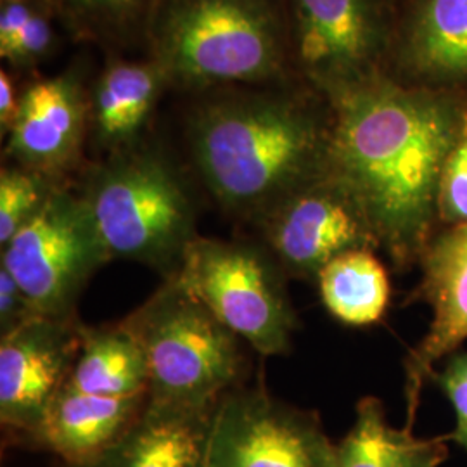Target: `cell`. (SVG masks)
<instances>
[{"label":"cell","instance_id":"obj_9","mask_svg":"<svg viewBox=\"0 0 467 467\" xmlns=\"http://www.w3.org/2000/svg\"><path fill=\"white\" fill-rule=\"evenodd\" d=\"M251 227L289 279L317 281L334 258L381 251L364 204L331 167L275 202Z\"/></svg>","mask_w":467,"mask_h":467},{"label":"cell","instance_id":"obj_27","mask_svg":"<svg viewBox=\"0 0 467 467\" xmlns=\"http://www.w3.org/2000/svg\"><path fill=\"white\" fill-rule=\"evenodd\" d=\"M23 94V78L4 67L0 69V135L5 139L16 123Z\"/></svg>","mask_w":467,"mask_h":467},{"label":"cell","instance_id":"obj_15","mask_svg":"<svg viewBox=\"0 0 467 467\" xmlns=\"http://www.w3.org/2000/svg\"><path fill=\"white\" fill-rule=\"evenodd\" d=\"M170 90L167 75L148 56L130 59L106 54L90 84L88 144L99 158L134 148L150 137L160 100Z\"/></svg>","mask_w":467,"mask_h":467},{"label":"cell","instance_id":"obj_10","mask_svg":"<svg viewBox=\"0 0 467 467\" xmlns=\"http://www.w3.org/2000/svg\"><path fill=\"white\" fill-rule=\"evenodd\" d=\"M206 467H337V453L317 412L239 384L215 407Z\"/></svg>","mask_w":467,"mask_h":467},{"label":"cell","instance_id":"obj_23","mask_svg":"<svg viewBox=\"0 0 467 467\" xmlns=\"http://www.w3.org/2000/svg\"><path fill=\"white\" fill-rule=\"evenodd\" d=\"M56 25L59 23L49 0H38L32 16L19 30L13 44L0 52V57L19 78L25 80L36 75L38 67L57 52L61 38Z\"/></svg>","mask_w":467,"mask_h":467},{"label":"cell","instance_id":"obj_5","mask_svg":"<svg viewBox=\"0 0 467 467\" xmlns=\"http://www.w3.org/2000/svg\"><path fill=\"white\" fill-rule=\"evenodd\" d=\"M144 351L152 405L212 410L241 384L243 339L177 277L121 320Z\"/></svg>","mask_w":467,"mask_h":467},{"label":"cell","instance_id":"obj_20","mask_svg":"<svg viewBox=\"0 0 467 467\" xmlns=\"http://www.w3.org/2000/svg\"><path fill=\"white\" fill-rule=\"evenodd\" d=\"M65 34L104 54L146 49L150 19L160 0H49Z\"/></svg>","mask_w":467,"mask_h":467},{"label":"cell","instance_id":"obj_6","mask_svg":"<svg viewBox=\"0 0 467 467\" xmlns=\"http://www.w3.org/2000/svg\"><path fill=\"white\" fill-rule=\"evenodd\" d=\"M173 277L256 353L291 350L298 316L285 285L289 277L258 239L198 235Z\"/></svg>","mask_w":467,"mask_h":467},{"label":"cell","instance_id":"obj_14","mask_svg":"<svg viewBox=\"0 0 467 467\" xmlns=\"http://www.w3.org/2000/svg\"><path fill=\"white\" fill-rule=\"evenodd\" d=\"M386 77L467 92V0H401Z\"/></svg>","mask_w":467,"mask_h":467},{"label":"cell","instance_id":"obj_19","mask_svg":"<svg viewBox=\"0 0 467 467\" xmlns=\"http://www.w3.org/2000/svg\"><path fill=\"white\" fill-rule=\"evenodd\" d=\"M67 384L109 399L148 395L150 372L144 351L121 320L98 327L84 324L78 357Z\"/></svg>","mask_w":467,"mask_h":467},{"label":"cell","instance_id":"obj_18","mask_svg":"<svg viewBox=\"0 0 467 467\" xmlns=\"http://www.w3.org/2000/svg\"><path fill=\"white\" fill-rule=\"evenodd\" d=\"M337 467H440L449 457V436L418 438L388 424L383 401L364 397L355 422L336 445Z\"/></svg>","mask_w":467,"mask_h":467},{"label":"cell","instance_id":"obj_28","mask_svg":"<svg viewBox=\"0 0 467 467\" xmlns=\"http://www.w3.org/2000/svg\"><path fill=\"white\" fill-rule=\"evenodd\" d=\"M0 2H9V0H0Z\"/></svg>","mask_w":467,"mask_h":467},{"label":"cell","instance_id":"obj_16","mask_svg":"<svg viewBox=\"0 0 467 467\" xmlns=\"http://www.w3.org/2000/svg\"><path fill=\"white\" fill-rule=\"evenodd\" d=\"M148 400V395L98 397L65 384L46 412L34 447L56 453L65 466L84 464L127 433Z\"/></svg>","mask_w":467,"mask_h":467},{"label":"cell","instance_id":"obj_26","mask_svg":"<svg viewBox=\"0 0 467 467\" xmlns=\"http://www.w3.org/2000/svg\"><path fill=\"white\" fill-rule=\"evenodd\" d=\"M36 317H40V314L32 300L13 274L0 265V336L16 331Z\"/></svg>","mask_w":467,"mask_h":467},{"label":"cell","instance_id":"obj_17","mask_svg":"<svg viewBox=\"0 0 467 467\" xmlns=\"http://www.w3.org/2000/svg\"><path fill=\"white\" fill-rule=\"evenodd\" d=\"M212 410L148 407L109 449L84 464L65 467H206Z\"/></svg>","mask_w":467,"mask_h":467},{"label":"cell","instance_id":"obj_21","mask_svg":"<svg viewBox=\"0 0 467 467\" xmlns=\"http://www.w3.org/2000/svg\"><path fill=\"white\" fill-rule=\"evenodd\" d=\"M316 284L326 310L351 327L378 324L389 305L388 272L374 251H350L334 258L320 270Z\"/></svg>","mask_w":467,"mask_h":467},{"label":"cell","instance_id":"obj_3","mask_svg":"<svg viewBox=\"0 0 467 467\" xmlns=\"http://www.w3.org/2000/svg\"><path fill=\"white\" fill-rule=\"evenodd\" d=\"M144 54L181 96L300 80L284 0H160Z\"/></svg>","mask_w":467,"mask_h":467},{"label":"cell","instance_id":"obj_24","mask_svg":"<svg viewBox=\"0 0 467 467\" xmlns=\"http://www.w3.org/2000/svg\"><path fill=\"white\" fill-rule=\"evenodd\" d=\"M440 227L467 223V130L451 152L438 187Z\"/></svg>","mask_w":467,"mask_h":467},{"label":"cell","instance_id":"obj_12","mask_svg":"<svg viewBox=\"0 0 467 467\" xmlns=\"http://www.w3.org/2000/svg\"><path fill=\"white\" fill-rule=\"evenodd\" d=\"M82 327L78 317L40 316L0 336V422L17 441L34 445L77 362Z\"/></svg>","mask_w":467,"mask_h":467},{"label":"cell","instance_id":"obj_4","mask_svg":"<svg viewBox=\"0 0 467 467\" xmlns=\"http://www.w3.org/2000/svg\"><path fill=\"white\" fill-rule=\"evenodd\" d=\"M192 173L150 134L134 148L88 161L75 181L111 260L177 275L200 235Z\"/></svg>","mask_w":467,"mask_h":467},{"label":"cell","instance_id":"obj_22","mask_svg":"<svg viewBox=\"0 0 467 467\" xmlns=\"http://www.w3.org/2000/svg\"><path fill=\"white\" fill-rule=\"evenodd\" d=\"M49 177L19 167L2 163L0 168V246L4 248L23 227L34 220L61 187Z\"/></svg>","mask_w":467,"mask_h":467},{"label":"cell","instance_id":"obj_8","mask_svg":"<svg viewBox=\"0 0 467 467\" xmlns=\"http://www.w3.org/2000/svg\"><path fill=\"white\" fill-rule=\"evenodd\" d=\"M111 258L75 185H61L42 212L2 248L7 268L40 316L77 317L92 275Z\"/></svg>","mask_w":467,"mask_h":467},{"label":"cell","instance_id":"obj_2","mask_svg":"<svg viewBox=\"0 0 467 467\" xmlns=\"http://www.w3.org/2000/svg\"><path fill=\"white\" fill-rule=\"evenodd\" d=\"M182 98L187 168L227 217L251 225L329 168L333 104L301 80Z\"/></svg>","mask_w":467,"mask_h":467},{"label":"cell","instance_id":"obj_1","mask_svg":"<svg viewBox=\"0 0 467 467\" xmlns=\"http://www.w3.org/2000/svg\"><path fill=\"white\" fill-rule=\"evenodd\" d=\"M329 99V167L364 204L393 268L407 272L440 229L438 187L466 134L467 92L381 75Z\"/></svg>","mask_w":467,"mask_h":467},{"label":"cell","instance_id":"obj_13","mask_svg":"<svg viewBox=\"0 0 467 467\" xmlns=\"http://www.w3.org/2000/svg\"><path fill=\"white\" fill-rule=\"evenodd\" d=\"M420 281L412 300L433 310L431 326L405 358V428L412 430L422 389L431 381L434 364L447 358L467 339V223L440 227L420 256Z\"/></svg>","mask_w":467,"mask_h":467},{"label":"cell","instance_id":"obj_7","mask_svg":"<svg viewBox=\"0 0 467 467\" xmlns=\"http://www.w3.org/2000/svg\"><path fill=\"white\" fill-rule=\"evenodd\" d=\"M401 0H284L293 69L327 98L386 75Z\"/></svg>","mask_w":467,"mask_h":467},{"label":"cell","instance_id":"obj_11","mask_svg":"<svg viewBox=\"0 0 467 467\" xmlns=\"http://www.w3.org/2000/svg\"><path fill=\"white\" fill-rule=\"evenodd\" d=\"M92 78L82 59L57 75L25 78L16 123L4 139V161L75 184L88 163Z\"/></svg>","mask_w":467,"mask_h":467},{"label":"cell","instance_id":"obj_25","mask_svg":"<svg viewBox=\"0 0 467 467\" xmlns=\"http://www.w3.org/2000/svg\"><path fill=\"white\" fill-rule=\"evenodd\" d=\"M431 381L449 399L455 412V428L447 434L449 441L467 451V351L449 355L443 368L431 374Z\"/></svg>","mask_w":467,"mask_h":467}]
</instances>
